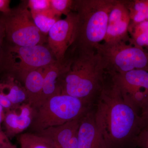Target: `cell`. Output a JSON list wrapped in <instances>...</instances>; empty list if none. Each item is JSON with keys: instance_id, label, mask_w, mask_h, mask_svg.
Masks as SVG:
<instances>
[{"instance_id": "6da1fadb", "label": "cell", "mask_w": 148, "mask_h": 148, "mask_svg": "<svg viewBox=\"0 0 148 148\" xmlns=\"http://www.w3.org/2000/svg\"><path fill=\"white\" fill-rule=\"evenodd\" d=\"M109 75L93 107L96 127L106 148H136V138L144 128L140 111L124 99Z\"/></svg>"}, {"instance_id": "7a4b0ae2", "label": "cell", "mask_w": 148, "mask_h": 148, "mask_svg": "<svg viewBox=\"0 0 148 148\" xmlns=\"http://www.w3.org/2000/svg\"><path fill=\"white\" fill-rule=\"evenodd\" d=\"M65 71L60 81L61 94L94 105L103 87L105 66L95 49L72 47L66 56Z\"/></svg>"}, {"instance_id": "3957f363", "label": "cell", "mask_w": 148, "mask_h": 148, "mask_svg": "<svg viewBox=\"0 0 148 148\" xmlns=\"http://www.w3.org/2000/svg\"><path fill=\"white\" fill-rule=\"evenodd\" d=\"M116 0H76L73 11L78 18L77 36L73 46L95 49L106 36L109 14Z\"/></svg>"}, {"instance_id": "277c9868", "label": "cell", "mask_w": 148, "mask_h": 148, "mask_svg": "<svg viewBox=\"0 0 148 148\" xmlns=\"http://www.w3.org/2000/svg\"><path fill=\"white\" fill-rule=\"evenodd\" d=\"M56 61L47 44L25 47L8 43L0 52V73L3 77H12L23 84L29 72Z\"/></svg>"}, {"instance_id": "5b68a950", "label": "cell", "mask_w": 148, "mask_h": 148, "mask_svg": "<svg viewBox=\"0 0 148 148\" xmlns=\"http://www.w3.org/2000/svg\"><path fill=\"white\" fill-rule=\"evenodd\" d=\"M93 106L71 95H54L34 108V117L28 132L38 133L49 127L79 119Z\"/></svg>"}, {"instance_id": "8992f818", "label": "cell", "mask_w": 148, "mask_h": 148, "mask_svg": "<svg viewBox=\"0 0 148 148\" xmlns=\"http://www.w3.org/2000/svg\"><path fill=\"white\" fill-rule=\"evenodd\" d=\"M0 22L8 43L25 47L47 44V37L35 25L27 1L11 8L8 13H0Z\"/></svg>"}, {"instance_id": "52a82bcc", "label": "cell", "mask_w": 148, "mask_h": 148, "mask_svg": "<svg viewBox=\"0 0 148 148\" xmlns=\"http://www.w3.org/2000/svg\"><path fill=\"white\" fill-rule=\"evenodd\" d=\"M106 72L121 74L135 69L148 71V54L126 42L100 43L95 48Z\"/></svg>"}, {"instance_id": "ba28073f", "label": "cell", "mask_w": 148, "mask_h": 148, "mask_svg": "<svg viewBox=\"0 0 148 148\" xmlns=\"http://www.w3.org/2000/svg\"><path fill=\"white\" fill-rule=\"evenodd\" d=\"M107 73L124 99L140 112L148 102V71L135 69L121 74Z\"/></svg>"}, {"instance_id": "9c48e42d", "label": "cell", "mask_w": 148, "mask_h": 148, "mask_svg": "<svg viewBox=\"0 0 148 148\" xmlns=\"http://www.w3.org/2000/svg\"><path fill=\"white\" fill-rule=\"evenodd\" d=\"M78 18L72 12L64 19L58 20L50 29L47 36V45L56 61L62 62L68 51L76 39Z\"/></svg>"}, {"instance_id": "30bf717a", "label": "cell", "mask_w": 148, "mask_h": 148, "mask_svg": "<svg viewBox=\"0 0 148 148\" xmlns=\"http://www.w3.org/2000/svg\"><path fill=\"white\" fill-rule=\"evenodd\" d=\"M34 108L28 103H22L5 112L3 122L5 132L9 138H12L29 129L33 121Z\"/></svg>"}, {"instance_id": "8fae6325", "label": "cell", "mask_w": 148, "mask_h": 148, "mask_svg": "<svg viewBox=\"0 0 148 148\" xmlns=\"http://www.w3.org/2000/svg\"><path fill=\"white\" fill-rule=\"evenodd\" d=\"M77 140L78 148H106L95 125L93 108L81 119Z\"/></svg>"}, {"instance_id": "7c38bea8", "label": "cell", "mask_w": 148, "mask_h": 148, "mask_svg": "<svg viewBox=\"0 0 148 148\" xmlns=\"http://www.w3.org/2000/svg\"><path fill=\"white\" fill-rule=\"evenodd\" d=\"M81 119L49 127L35 133L50 141L55 148H63L77 134Z\"/></svg>"}, {"instance_id": "4fadbf2b", "label": "cell", "mask_w": 148, "mask_h": 148, "mask_svg": "<svg viewBox=\"0 0 148 148\" xmlns=\"http://www.w3.org/2000/svg\"><path fill=\"white\" fill-rule=\"evenodd\" d=\"M66 65L65 58L62 62L56 61L44 68L42 95L37 106L52 96L61 94L60 79L65 71Z\"/></svg>"}, {"instance_id": "5bb4252c", "label": "cell", "mask_w": 148, "mask_h": 148, "mask_svg": "<svg viewBox=\"0 0 148 148\" xmlns=\"http://www.w3.org/2000/svg\"><path fill=\"white\" fill-rule=\"evenodd\" d=\"M45 68L36 69L29 72L23 82L27 92V103L33 108L38 105L41 98Z\"/></svg>"}, {"instance_id": "9a60e30c", "label": "cell", "mask_w": 148, "mask_h": 148, "mask_svg": "<svg viewBox=\"0 0 148 148\" xmlns=\"http://www.w3.org/2000/svg\"><path fill=\"white\" fill-rule=\"evenodd\" d=\"M0 92L9 100L14 108L27 103V92L24 86L13 77H2L0 80Z\"/></svg>"}, {"instance_id": "2e32d148", "label": "cell", "mask_w": 148, "mask_h": 148, "mask_svg": "<svg viewBox=\"0 0 148 148\" xmlns=\"http://www.w3.org/2000/svg\"><path fill=\"white\" fill-rule=\"evenodd\" d=\"M130 21L129 17L114 24H108L104 42L129 41L128 33Z\"/></svg>"}, {"instance_id": "e0dca14e", "label": "cell", "mask_w": 148, "mask_h": 148, "mask_svg": "<svg viewBox=\"0 0 148 148\" xmlns=\"http://www.w3.org/2000/svg\"><path fill=\"white\" fill-rule=\"evenodd\" d=\"M35 25L42 34L47 37L53 25L61 18L56 16L51 8L40 12H32Z\"/></svg>"}, {"instance_id": "ac0fdd59", "label": "cell", "mask_w": 148, "mask_h": 148, "mask_svg": "<svg viewBox=\"0 0 148 148\" xmlns=\"http://www.w3.org/2000/svg\"><path fill=\"white\" fill-rule=\"evenodd\" d=\"M128 32L131 36L129 40L130 44L140 48L148 47V21L130 24Z\"/></svg>"}, {"instance_id": "d6986e66", "label": "cell", "mask_w": 148, "mask_h": 148, "mask_svg": "<svg viewBox=\"0 0 148 148\" xmlns=\"http://www.w3.org/2000/svg\"><path fill=\"white\" fill-rule=\"evenodd\" d=\"M17 140L20 148H55L50 141L33 132L21 133Z\"/></svg>"}, {"instance_id": "ffe728a7", "label": "cell", "mask_w": 148, "mask_h": 148, "mask_svg": "<svg viewBox=\"0 0 148 148\" xmlns=\"http://www.w3.org/2000/svg\"><path fill=\"white\" fill-rule=\"evenodd\" d=\"M125 3L129 12L130 21L136 24L147 21L146 0L125 1Z\"/></svg>"}, {"instance_id": "44dd1931", "label": "cell", "mask_w": 148, "mask_h": 148, "mask_svg": "<svg viewBox=\"0 0 148 148\" xmlns=\"http://www.w3.org/2000/svg\"><path fill=\"white\" fill-rule=\"evenodd\" d=\"M51 8L55 15L66 16L73 11L75 1L73 0H50Z\"/></svg>"}, {"instance_id": "7402d4cb", "label": "cell", "mask_w": 148, "mask_h": 148, "mask_svg": "<svg viewBox=\"0 0 148 148\" xmlns=\"http://www.w3.org/2000/svg\"><path fill=\"white\" fill-rule=\"evenodd\" d=\"M27 1L28 8L32 12H40L51 8L50 0H29Z\"/></svg>"}, {"instance_id": "603a6c76", "label": "cell", "mask_w": 148, "mask_h": 148, "mask_svg": "<svg viewBox=\"0 0 148 148\" xmlns=\"http://www.w3.org/2000/svg\"><path fill=\"white\" fill-rule=\"evenodd\" d=\"M136 147L148 148V129L145 128L141 131L135 141Z\"/></svg>"}, {"instance_id": "cb8c5ba5", "label": "cell", "mask_w": 148, "mask_h": 148, "mask_svg": "<svg viewBox=\"0 0 148 148\" xmlns=\"http://www.w3.org/2000/svg\"><path fill=\"white\" fill-rule=\"evenodd\" d=\"M14 145L10 141L5 132L3 131L0 124V148H8Z\"/></svg>"}, {"instance_id": "d4e9b609", "label": "cell", "mask_w": 148, "mask_h": 148, "mask_svg": "<svg viewBox=\"0 0 148 148\" xmlns=\"http://www.w3.org/2000/svg\"><path fill=\"white\" fill-rule=\"evenodd\" d=\"M0 106L3 107L5 112L10 110L14 108L13 106L9 100L5 96L3 95L2 93L0 92Z\"/></svg>"}, {"instance_id": "484cf974", "label": "cell", "mask_w": 148, "mask_h": 148, "mask_svg": "<svg viewBox=\"0 0 148 148\" xmlns=\"http://www.w3.org/2000/svg\"><path fill=\"white\" fill-rule=\"evenodd\" d=\"M140 116L143 121L144 128L148 127V102L145 106L141 109Z\"/></svg>"}, {"instance_id": "4316f807", "label": "cell", "mask_w": 148, "mask_h": 148, "mask_svg": "<svg viewBox=\"0 0 148 148\" xmlns=\"http://www.w3.org/2000/svg\"><path fill=\"white\" fill-rule=\"evenodd\" d=\"M10 0H0V13L6 14L10 11Z\"/></svg>"}, {"instance_id": "83f0119b", "label": "cell", "mask_w": 148, "mask_h": 148, "mask_svg": "<svg viewBox=\"0 0 148 148\" xmlns=\"http://www.w3.org/2000/svg\"><path fill=\"white\" fill-rule=\"evenodd\" d=\"M5 30L3 25L0 22V52L3 44L4 39L5 38Z\"/></svg>"}, {"instance_id": "f1b7e54d", "label": "cell", "mask_w": 148, "mask_h": 148, "mask_svg": "<svg viewBox=\"0 0 148 148\" xmlns=\"http://www.w3.org/2000/svg\"><path fill=\"white\" fill-rule=\"evenodd\" d=\"M5 112L1 106H0V124L3 122L4 118Z\"/></svg>"}, {"instance_id": "f546056e", "label": "cell", "mask_w": 148, "mask_h": 148, "mask_svg": "<svg viewBox=\"0 0 148 148\" xmlns=\"http://www.w3.org/2000/svg\"><path fill=\"white\" fill-rule=\"evenodd\" d=\"M147 5V21H148V0H146Z\"/></svg>"}, {"instance_id": "4dcf8cb0", "label": "cell", "mask_w": 148, "mask_h": 148, "mask_svg": "<svg viewBox=\"0 0 148 148\" xmlns=\"http://www.w3.org/2000/svg\"><path fill=\"white\" fill-rule=\"evenodd\" d=\"M8 148H17V147L16 145H14L12 146V147H11Z\"/></svg>"}, {"instance_id": "1f68e13d", "label": "cell", "mask_w": 148, "mask_h": 148, "mask_svg": "<svg viewBox=\"0 0 148 148\" xmlns=\"http://www.w3.org/2000/svg\"><path fill=\"white\" fill-rule=\"evenodd\" d=\"M145 128H147V129H148V127H145Z\"/></svg>"}, {"instance_id": "d6a6232c", "label": "cell", "mask_w": 148, "mask_h": 148, "mask_svg": "<svg viewBox=\"0 0 148 148\" xmlns=\"http://www.w3.org/2000/svg\"></svg>"}]
</instances>
